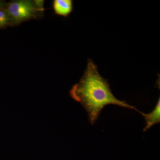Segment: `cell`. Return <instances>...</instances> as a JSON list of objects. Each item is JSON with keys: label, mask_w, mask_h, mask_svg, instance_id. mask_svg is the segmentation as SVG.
<instances>
[{"label": "cell", "mask_w": 160, "mask_h": 160, "mask_svg": "<svg viewBox=\"0 0 160 160\" xmlns=\"http://www.w3.org/2000/svg\"><path fill=\"white\" fill-rule=\"evenodd\" d=\"M10 25H18L35 16L37 8L34 2L27 0L11 2L6 4L4 8Z\"/></svg>", "instance_id": "cell-2"}, {"label": "cell", "mask_w": 160, "mask_h": 160, "mask_svg": "<svg viewBox=\"0 0 160 160\" xmlns=\"http://www.w3.org/2000/svg\"><path fill=\"white\" fill-rule=\"evenodd\" d=\"M142 115L146 121V126L144 129V131H146L152 126L160 122V99H159L157 104L153 111L148 114L143 113L139 112Z\"/></svg>", "instance_id": "cell-3"}, {"label": "cell", "mask_w": 160, "mask_h": 160, "mask_svg": "<svg viewBox=\"0 0 160 160\" xmlns=\"http://www.w3.org/2000/svg\"><path fill=\"white\" fill-rule=\"evenodd\" d=\"M53 6L56 14L66 17L72 11V2L71 0H55Z\"/></svg>", "instance_id": "cell-4"}, {"label": "cell", "mask_w": 160, "mask_h": 160, "mask_svg": "<svg viewBox=\"0 0 160 160\" xmlns=\"http://www.w3.org/2000/svg\"><path fill=\"white\" fill-rule=\"evenodd\" d=\"M6 3L4 2L0 1V9H2L6 6Z\"/></svg>", "instance_id": "cell-6"}, {"label": "cell", "mask_w": 160, "mask_h": 160, "mask_svg": "<svg viewBox=\"0 0 160 160\" xmlns=\"http://www.w3.org/2000/svg\"><path fill=\"white\" fill-rule=\"evenodd\" d=\"M10 25V23L4 8L0 9V28H5Z\"/></svg>", "instance_id": "cell-5"}, {"label": "cell", "mask_w": 160, "mask_h": 160, "mask_svg": "<svg viewBox=\"0 0 160 160\" xmlns=\"http://www.w3.org/2000/svg\"><path fill=\"white\" fill-rule=\"evenodd\" d=\"M70 94L86 109L92 125L98 120L104 107L109 104L139 112L113 95L108 81L100 75L97 66L92 59H88L84 74L79 82L72 87Z\"/></svg>", "instance_id": "cell-1"}]
</instances>
